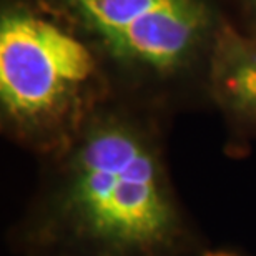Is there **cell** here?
<instances>
[{
	"mask_svg": "<svg viewBox=\"0 0 256 256\" xmlns=\"http://www.w3.org/2000/svg\"><path fill=\"white\" fill-rule=\"evenodd\" d=\"M55 152L54 180L7 233L15 256H203L210 248L173 193L148 126L92 115Z\"/></svg>",
	"mask_w": 256,
	"mask_h": 256,
	"instance_id": "obj_1",
	"label": "cell"
},
{
	"mask_svg": "<svg viewBox=\"0 0 256 256\" xmlns=\"http://www.w3.org/2000/svg\"><path fill=\"white\" fill-rule=\"evenodd\" d=\"M84 44L28 14L4 15L0 27V96L18 136L58 150L85 118L76 95L94 72Z\"/></svg>",
	"mask_w": 256,
	"mask_h": 256,
	"instance_id": "obj_2",
	"label": "cell"
},
{
	"mask_svg": "<svg viewBox=\"0 0 256 256\" xmlns=\"http://www.w3.org/2000/svg\"><path fill=\"white\" fill-rule=\"evenodd\" d=\"M120 57L168 68L208 24L202 0H64Z\"/></svg>",
	"mask_w": 256,
	"mask_h": 256,
	"instance_id": "obj_3",
	"label": "cell"
},
{
	"mask_svg": "<svg viewBox=\"0 0 256 256\" xmlns=\"http://www.w3.org/2000/svg\"><path fill=\"white\" fill-rule=\"evenodd\" d=\"M203 256H248L238 250H230V248H212L210 246Z\"/></svg>",
	"mask_w": 256,
	"mask_h": 256,
	"instance_id": "obj_4",
	"label": "cell"
}]
</instances>
